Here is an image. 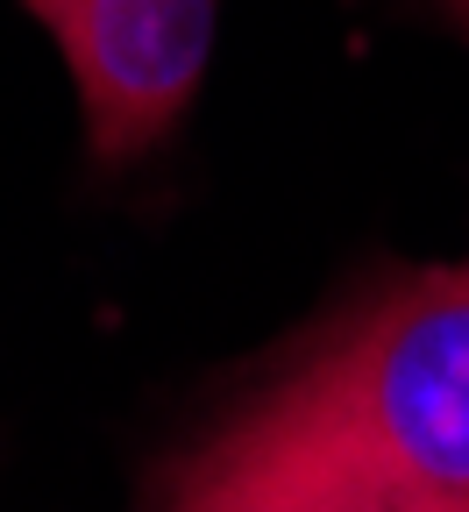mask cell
Listing matches in <instances>:
<instances>
[{
    "label": "cell",
    "instance_id": "3957f363",
    "mask_svg": "<svg viewBox=\"0 0 469 512\" xmlns=\"http://www.w3.org/2000/svg\"><path fill=\"white\" fill-rule=\"evenodd\" d=\"M434 8H441V15H448V29L469 43V0H434Z\"/></svg>",
    "mask_w": 469,
    "mask_h": 512
},
{
    "label": "cell",
    "instance_id": "7a4b0ae2",
    "mask_svg": "<svg viewBox=\"0 0 469 512\" xmlns=\"http://www.w3.org/2000/svg\"><path fill=\"white\" fill-rule=\"evenodd\" d=\"M79 86L100 164H136L199 100L221 0H29Z\"/></svg>",
    "mask_w": 469,
    "mask_h": 512
},
{
    "label": "cell",
    "instance_id": "6da1fadb",
    "mask_svg": "<svg viewBox=\"0 0 469 512\" xmlns=\"http://www.w3.org/2000/svg\"><path fill=\"white\" fill-rule=\"evenodd\" d=\"M164 512H469V264L391 285L235 406Z\"/></svg>",
    "mask_w": 469,
    "mask_h": 512
}]
</instances>
